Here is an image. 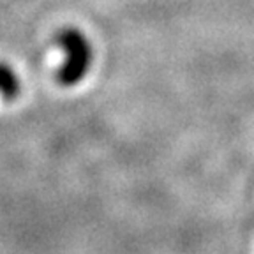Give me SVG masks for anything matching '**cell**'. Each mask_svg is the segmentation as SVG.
<instances>
[{"label":"cell","instance_id":"1","mask_svg":"<svg viewBox=\"0 0 254 254\" xmlns=\"http://www.w3.org/2000/svg\"><path fill=\"white\" fill-rule=\"evenodd\" d=\"M57 44L64 50V64L57 72L62 87H74L87 76L92 65V46L87 37L74 27H65L57 34Z\"/></svg>","mask_w":254,"mask_h":254},{"label":"cell","instance_id":"2","mask_svg":"<svg viewBox=\"0 0 254 254\" xmlns=\"http://www.w3.org/2000/svg\"><path fill=\"white\" fill-rule=\"evenodd\" d=\"M20 90L21 83L18 74L12 71V67H9L7 64L0 62V94L4 95L7 101H11L20 95Z\"/></svg>","mask_w":254,"mask_h":254}]
</instances>
